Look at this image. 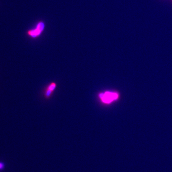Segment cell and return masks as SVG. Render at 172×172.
Listing matches in <instances>:
<instances>
[{
    "label": "cell",
    "instance_id": "6da1fadb",
    "mask_svg": "<svg viewBox=\"0 0 172 172\" xmlns=\"http://www.w3.org/2000/svg\"><path fill=\"white\" fill-rule=\"evenodd\" d=\"M45 25L43 22H39L37 23L35 28L29 30L27 32L28 36L32 38H36L42 34L44 30Z\"/></svg>",
    "mask_w": 172,
    "mask_h": 172
},
{
    "label": "cell",
    "instance_id": "7a4b0ae2",
    "mask_svg": "<svg viewBox=\"0 0 172 172\" xmlns=\"http://www.w3.org/2000/svg\"><path fill=\"white\" fill-rule=\"evenodd\" d=\"M99 97L103 103H110L113 100L118 99L119 95L115 92H106L105 93L100 94Z\"/></svg>",
    "mask_w": 172,
    "mask_h": 172
},
{
    "label": "cell",
    "instance_id": "3957f363",
    "mask_svg": "<svg viewBox=\"0 0 172 172\" xmlns=\"http://www.w3.org/2000/svg\"><path fill=\"white\" fill-rule=\"evenodd\" d=\"M5 167V164L4 162L0 161V171L4 170Z\"/></svg>",
    "mask_w": 172,
    "mask_h": 172
},
{
    "label": "cell",
    "instance_id": "277c9868",
    "mask_svg": "<svg viewBox=\"0 0 172 172\" xmlns=\"http://www.w3.org/2000/svg\"><path fill=\"white\" fill-rule=\"evenodd\" d=\"M55 84H54V83H53V84H52L51 85H50V86H49V90H51V91L54 90V89L55 88Z\"/></svg>",
    "mask_w": 172,
    "mask_h": 172
}]
</instances>
